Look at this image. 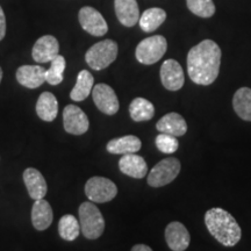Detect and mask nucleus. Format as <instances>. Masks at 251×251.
<instances>
[{"mask_svg": "<svg viewBox=\"0 0 251 251\" xmlns=\"http://www.w3.org/2000/svg\"><path fill=\"white\" fill-rule=\"evenodd\" d=\"M159 133H165L179 137L186 134L187 125L185 119L178 113H168L156 125Z\"/></svg>", "mask_w": 251, "mask_h": 251, "instance_id": "a211bd4d", "label": "nucleus"}, {"mask_svg": "<svg viewBox=\"0 0 251 251\" xmlns=\"http://www.w3.org/2000/svg\"><path fill=\"white\" fill-rule=\"evenodd\" d=\"M142 142L139 137L134 135H126L124 137H118L109 141L106 149L113 155H126V153H136L140 151Z\"/></svg>", "mask_w": 251, "mask_h": 251, "instance_id": "aec40b11", "label": "nucleus"}, {"mask_svg": "<svg viewBox=\"0 0 251 251\" xmlns=\"http://www.w3.org/2000/svg\"><path fill=\"white\" fill-rule=\"evenodd\" d=\"M6 35V18L5 13L0 6V41L4 39Z\"/></svg>", "mask_w": 251, "mask_h": 251, "instance_id": "c756f323", "label": "nucleus"}, {"mask_svg": "<svg viewBox=\"0 0 251 251\" xmlns=\"http://www.w3.org/2000/svg\"><path fill=\"white\" fill-rule=\"evenodd\" d=\"M119 51L118 43L113 40H103L96 43L87 50L85 61L93 70L100 71L106 69L117 59Z\"/></svg>", "mask_w": 251, "mask_h": 251, "instance_id": "20e7f679", "label": "nucleus"}, {"mask_svg": "<svg viewBox=\"0 0 251 251\" xmlns=\"http://www.w3.org/2000/svg\"><path fill=\"white\" fill-rule=\"evenodd\" d=\"M93 84L94 78L92 74H90L87 70H81L78 74L77 83L71 91L70 98L74 101H83V100H85L90 96V93L92 92Z\"/></svg>", "mask_w": 251, "mask_h": 251, "instance_id": "b1692460", "label": "nucleus"}, {"mask_svg": "<svg viewBox=\"0 0 251 251\" xmlns=\"http://www.w3.org/2000/svg\"><path fill=\"white\" fill-rule=\"evenodd\" d=\"M36 113L41 120L54 121L58 113V102L56 97L50 92H43L36 102Z\"/></svg>", "mask_w": 251, "mask_h": 251, "instance_id": "412c9836", "label": "nucleus"}, {"mask_svg": "<svg viewBox=\"0 0 251 251\" xmlns=\"http://www.w3.org/2000/svg\"><path fill=\"white\" fill-rule=\"evenodd\" d=\"M168 49L166 39L162 35H153L141 41L136 47L135 56L140 63L146 65L155 64L158 62Z\"/></svg>", "mask_w": 251, "mask_h": 251, "instance_id": "39448f33", "label": "nucleus"}, {"mask_svg": "<svg viewBox=\"0 0 251 251\" xmlns=\"http://www.w3.org/2000/svg\"><path fill=\"white\" fill-rule=\"evenodd\" d=\"M161 80L163 86L169 91H178L184 86V71L175 59H166L161 67Z\"/></svg>", "mask_w": 251, "mask_h": 251, "instance_id": "9b49d317", "label": "nucleus"}, {"mask_svg": "<svg viewBox=\"0 0 251 251\" xmlns=\"http://www.w3.org/2000/svg\"><path fill=\"white\" fill-rule=\"evenodd\" d=\"M233 107L242 120L251 121V89L241 87L235 92Z\"/></svg>", "mask_w": 251, "mask_h": 251, "instance_id": "5701e85b", "label": "nucleus"}, {"mask_svg": "<svg viewBox=\"0 0 251 251\" xmlns=\"http://www.w3.org/2000/svg\"><path fill=\"white\" fill-rule=\"evenodd\" d=\"M52 219H54V213H52L50 203L43 198L35 200L31 208V222H33L34 228L40 231L46 230L51 225Z\"/></svg>", "mask_w": 251, "mask_h": 251, "instance_id": "6ab92c4d", "label": "nucleus"}, {"mask_svg": "<svg viewBox=\"0 0 251 251\" xmlns=\"http://www.w3.org/2000/svg\"><path fill=\"white\" fill-rule=\"evenodd\" d=\"M78 20L81 28L93 36H103L108 31V26L100 12L91 6L80 8Z\"/></svg>", "mask_w": 251, "mask_h": 251, "instance_id": "6e6552de", "label": "nucleus"}, {"mask_svg": "<svg viewBox=\"0 0 251 251\" xmlns=\"http://www.w3.org/2000/svg\"><path fill=\"white\" fill-rule=\"evenodd\" d=\"M1 79H2V70L1 68H0V83H1Z\"/></svg>", "mask_w": 251, "mask_h": 251, "instance_id": "2f4dec72", "label": "nucleus"}, {"mask_svg": "<svg viewBox=\"0 0 251 251\" xmlns=\"http://www.w3.org/2000/svg\"><path fill=\"white\" fill-rule=\"evenodd\" d=\"M119 169L122 174L129 176L131 178L142 179L148 174V165L143 157L135 153H126L119 161Z\"/></svg>", "mask_w": 251, "mask_h": 251, "instance_id": "4468645a", "label": "nucleus"}, {"mask_svg": "<svg viewBox=\"0 0 251 251\" xmlns=\"http://www.w3.org/2000/svg\"><path fill=\"white\" fill-rule=\"evenodd\" d=\"M131 250L133 251H151L152 249L148 246H146V244H136V246H134L131 248Z\"/></svg>", "mask_w": 251, "mask_h": 251, "instance_id": "7c9ffc66", "label": "nucleus"}, {"mask_svg": "<svg viewBox=\"0 0 251 251\" xmlns=\"http://www.w3.org/2000/svg\"><path fill=\"white\" fill-rule=\"evenodd\" d=\"M165 240L169 248L174 251H184L190 246V233L183 224L174 221L165 228Z\"/></svg>", "mask_w": 251, "mask_h": 251, "instance_id": "ddd939ff", "label": "nucleus"}, {"mask_svg": "<svg viewBox=\"0 0 251 251\" xmlns=\"http://www.w3.org/2000/svg\"><path fill=\"white\" fill-rule=\"evenodd\" d=\"M118 20L126 27H134L140 20V9L136 0H114Z\"/></svg>", "mask_w": 251, "mask_h": 251, "instance_id": "dca6fc26", "label": "nucleus"}, {"mask_svg": "<svg viewBox=\"0 0 251 251\" xmlns=\"http://www.w3.org/2000/svg\"><path fill=\"white\" fill-rule=\"evenodd\" d=\"M186 4L188 9L200 18H211L215 13L213 0H186Z\"/></svg>", "mask_w": 251, "mask_h": 251, "instance_id": "cd10ccee", "label": "nucleus"}, {"mask_svg": "<svg viewBox=\"0 0 251 251\" xmlns=\"http://www.w3.org/2000/svg\"><path fill=\"white\" fill-rule=\"evenodd\" d=\"M221 49L212 40H203L194 46L187 55V72L197 85H211L219 76Z\"/></svg>", "mask_w": 251, "mask_h": 251, "instance_id": "f257e3e1", "label": "nucleus"}, {"mask_svg": "<svg viewBox=\"0 0 251 251\" xmlns=\"http://www.w3.org/2000/svg\"><path fill=\"white\" fill-rule=\"evenodd\" d=\"M24 181L31 199L39 200L46 197L48 190L47 181L39 170L34 168L26 169L24 172Z\"/></svg>", "mask_w": 251, "mask_h": 251, "instance_id": "f3484780", "label": "nucleus"}, {"mask_svg": "<svg viewBox=\"0 0 251 251\" xmlns=\"http://www.w3.org/2000/svg\"><path fill=\"white\" fill-rule=\"evenodd\" d=\"M205 224L213 237L225 247L240 242L242 230L230 213L222 208H211L205 214Z\"/></svg>", "mask_w": 251, "mask_h": 251, "instance_id": "f03ea898", "label": "nucleus"}, {"mask_svg": "<svg viewBox=\"0 0 251 251\" xmlns=\"http://www.w3.org/2000/svg\"><path fill=\"white\" fill-rule=\"evenodd\" d=\"M155 143L157 149L163 153H174L179 148V142H178L177 137L165 133L157 135Z\"/></svg>", "mask_w": 251, "mask_h": 251, "instance_id": "c85d7f7f", "label": "nucleus"}, {"mask_svg": "<svg viewBox=\"0 0 251 251\" xmlns=\"http://www.w3.org/2000/svg\"><path fill=\"white\" fill-rule=\"evenodd\" d=\"M79 224L83 235L89 240H97L103 233L105 220L101 212L92 201L83 202L79 206Z\"/></svg>", "mask_w": 251, "mask_h": 251, "instance_id": "7ed1b4c3", "label": "nucleus"}, {"mask_svg": "<svg viewBox=\"0 0 251 251\" xmlns=\"http://www.w3.org/2000/svg\"><path fill=\"white\" fill-rule=\"evenodd\" d=\"M93 101L100 112L114 115L119 111V100L114 90L107 84H98L92 89Z\"/></svg>", "mask_w": 251, "mask_h": 251, "instance_id": "9d476101", "label": "nucleus"}, {"mask_svg": "<svg viewBox=\"0 0 251 251\" xmlns=\"http://www.w3.org/2000/svg\"><path fill=\"white\" fill-rule=\"evenodd\" d=\"M166 19V12L158 7H151L146 9L140 17V27L146 33L155 31L157 28L161 27Z\"/></svg>", "mask_w": 251, "mask_h": 251, "instance_id": "4be33fe9", "label": "nucleus"}, {"mask_svg": "<svg viewBox=\"0 0 251 251\" xmlns=\"http://www.w3.org/2000/svg\"><path fill=\"white\" fill-rule=\"evenodd\" d=\"M63 125L67 133L83 135L89 130L90 121L83 109H80L78 106L68 105L63 111Z\"/></svg>", "mask_w": 251, "mask_h": 251, "instance_id": "1a4fd4ad", "label": "nucleus"}, {"mask_svg": "<svg viewBox=\"0 0 251 251\" xmlns=\"http://www.w3.org/2000/svg\"><path fill=\"white\" fill-rule=\"evenodd\" d=\"M130 117L134 121L142 122L151 120L155 115V107L149 100L144 98H135L129 106Z\"/></svg>", "mask_w": 251, "mask_h": 251, "instance_id": "393cba45", "label": "nucleus"}, {"mask_svg": "<svg viewBox=\"0 0 251 251\" xmlns=\"http://www.w3.org/2000/svg\"><path fill=\"white\" fill-rule=\"evenodd\" d=\"M51 65L48 70H46V81L49 83L50 85H58L63 80V74L65 70V58L62 55H57L52 59Z\"/></svg>", "mask_w": 251, "mask_h": 251, "instance_id": "bb28decb", "label": "nucleus"}, {"mask_svg": "<svg viewBox=\"0 0 251 251\" xmlns=\"http://www.w3.org/2000/svg\"><path fill=\"white\" fill-rule=\"evenodd\" d=\"M17 79L27 89H36L46 81V69L40 65H23L17 70Z\"/></svg>", "mask_w": 251, "mask_h": 251, "instance_id": "2eb2a0df", "label": "nucleus"}, {"mask_svg": "<svg viewBox=\"0 0 251 251\" xmlns=\"http://www.w3.org/2000/svg\"><path fill=\"white\" fill-rule=\"evenodd\" d=\"M58 233L63 240L75 241L80 234V224L74 215L62 216L58 222Z\"/></svg>", "mask_w": 251, "mask_h": 251, "instance_id": "a878e982", "label": "nucleus"}, {"mask_svg": "<svg viewBox=\"0 0 251 251\" xmlns=\"http://www.w3.org/2000/svg\"><path fill=\"white\" fill-rule=\"evenodd\" d=\"M58 54V41L52 35H45L40 37L34 45L33 51H31L34 61H36L37 63L51 62Z\"/></svg>", "mask_w": 251, "mask_h": 251, "instance_id": "f8f14e48", "label": "nucleus"}, {"mask_svg": "<svg viewBox=\"0 0 251 251\" xmlns=\"http://www.w3.org/2000/svg\"><path fill=\"white\" fill-rule=\"evenodd\" d=\"M180 172V162L175 157H168L151 169L148 175V184L151 187H162L174 181Z\"/></svg>", "mask_w": 251, "mask_h": 251, "instance_id": "423d86ee", "label": "nucleus"}, {"mask_svg": "<svg viewBox=\"0 0 251 251\" xmlns=\"http://www.w3.org/2000/svg\"><path fill=\"white\" fill-rule=\"evenodd\" d=\"M85 194L92 202H108L117 197L118 187L107 178L92 177L86 181Z\"/></svg>", "mask_w": 251, "mask_h": 251, "instance_id": "0eeeda50", "label": "nucleus"}]
</instances>
